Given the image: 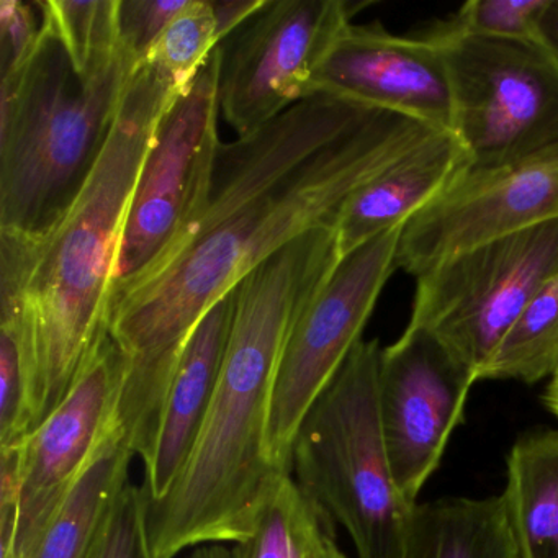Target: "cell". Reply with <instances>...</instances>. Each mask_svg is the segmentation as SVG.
<instances>
[{
  "mask_svg": "<svg viewBox=\"0 0 558 558\" xmlns=\"http://www.w3.org/2000/svg\"><path fill=\"white\" fill-rule=\"evenodd\" d=\"M466 165L469 153L459 138L440 132L368 182L339 215L336 233L341 256L407 223Z\"/></svg>",
  "mask_w": 558,
  "mask_h": 558,
  "instance_id": "2e32d148",
  "label": "cell"
},
{
  "mask_svg": "<svg viewBox=\"0 0 558 558\" xmlns=\"http://www.w3.org/2000/svg\"><path fill=\"white\" fill-rule=\"evenodd\" d=\"M328 94L372 109L410 117L452 132L453 94L439 41L427 34H390L381 24L349 25L313 81Z\"/></svg>",
  "mask_w": 558,
  "mask_h": 558,
  "instance_id": "5bb4252c",
  "label": "cell"
},
{
  "mask_svg": "<svg viewBox=\"0 0 558 558\" xmlns=\"http://www.w3.org/2000/svg\"><path fill=\"white\" fill-rule=\"evenodd\" d=\"M403 558H522L502 495L416 502Z\"/></svg>",
  "mask_w": 558,
  "mask_h": 558,
  "instance_id": "e0dca14e",
  "label": "cell"
},
{
  "mask_svg": "<svg viewBox=\"0 0 558 558\" xmlns=\"http://www.w3.org/2000/svg\"><path fill=\"white\" fill-rule=\"evenodd\" d=\"M312 558H348L345 557L344 551L338 547V542L336 538H331V541L326 542Z\"/></svg>",
  "mask_w": 558,
  "mask_h": 558,
  "instance_id": "d6a6232c",
  "label": "cell"
},
{
  "mask_svg": "<svg viewBox=\"0 0 558 558\" xmlns=\"http://www.w3.org/2000/svg\"><path fill=\"white\" fill-rule=\"evenodd\" d=\"M179 94L140 64L86 184L63 217L37 234L27 282L37 365L32 430L64 400L106 329L130 202L156 126Z\"/></svg>",
  "mask_w": 558,
  "mask_h": 558,
  "instance_id": "3957f363",
  "label": "cell"
},
{
  "mask_svg": "<svg viewBox=\"0 0 558 558\" xmlns=\"http://www.w3.org/2000/svg\"><path fill=\"white\" fill-rule=\"evenodd\" d=\"M264 0H214L218 22H220L223 40L230 37L244 22L250 21L260 8Z\"/></svg>",
  "mask_w": 558,
  "mask_h": 558,
  "instance_id": "f1b7e54d",
  "label": "cell"
},
{
  "mask_svg": "<svg viewBox=\"0 0 558 558\" xmlns=\"http://www.w3.org/2000/svg\"><path fill=\"white\" fill-rule=\"evenodd\" d=\"M22 442L0 449V558H15L21 522Z\"/></svg>",
  "mask_w": 558,
  "mask_h": 558,
  "instance_id": "83f0119b",
  "label": "cell"
},
{
  "mask_svg": "<svg viewBox=\"0 0 558 558\" xmlns=\"http://www.w3.org/2000/svg\"><path fill=\"white\" fill-rule=\"evenodd\" d=\"M501 495L522 558H558V429L515 440Z\"/></svg>",
  "mask_w": 558,
  "mask_h": 558,
  "instance_id": "d6986e66",
  "label": "cell"
},
{
  "mask_svg": "<svg viewBox=\"0 0 558 558\" xmlns=\"http://www.w3.org/2000/svg\"><path fill=\"white\" fill-rule=\"evenodd\" d=\"M138 68L122 50L83 76L47 25L31 63L0 84V230L44 234L63 217L96 168Z\"/></svg>",
  "mask_w": 558,
  "mask_h": 558,
  "instance_id": "277c9868",
  "label": "cell"
},
{
  "mask_svg": "<svg viewBox=\"0 0 558 558\" xmlns=\"http://www.w3.org/2000/svg\"><path fill=\"white\" fill-rule=\"evenodd\" d=\"M550 0H472L444 21L459 34L496 40H537Z\"/></svg>",
  "mask_w": 558,
  "mask_h": 558,
  "instance_id": "cb8c5ba5",
  "label": "cell"
},
{
  "mask_svg": "<svg viewBox=\"0 0 558 558\" xmlns=\"http://www.w3.org/2000/svg\"><path fill=\"white\" fill-rule=\"evenodd\" d=\"M187 0H117V34L125 53L145 63L151 48Z\"/></svg>",
  "mask_w": 558,
  "mask_h": 558,
  "instance_id": "4316f807",
  "label": "cell"
},
{
  "mask_svg": "<svg viewBox=\"0 0 558 558\" xmlns=\"http://www.w3.org/2000/svg\"><path fill=\"white\" fill-rule=\"evenodd\" d=\"M558 276V218L476 247L416 279L408 328L436 336L476 380L535 293Z\"/></svg>",
  "mask_w": 558,
  "mask_h": 558,
  "instance_id": "52a82bcc",
  "label": "cell"
},
{
  "mask_svg": "<svg viewBox=\"0 0 558 558\" xmlns=\"http://www.w3.org/2000/svg\"><path fill=\"white\" fill-rule=\"evenodd\" d=\"M234 290L215 303L195 326L175 365L162 408L145 489L151 501L165 498L201 436L220 380L234 319Z\"/></svg>",
  "mask_w": 558,
  "mask_h": 558,
  "instance_id": "9a60e30c",
  "label": "cell"
},
{
  "mask_svg": "<svg viewBox=\"0 0 558 558\" xmlns=\"http://www.w3.org/2000/svg\"><path fill=\"white\" fill-rule=\"evenodd\" d=\"M125 371V355L106 328L64 400L22 440L15 558H34L48 524L116 421Z\"/></svg>",
  "mask_w": 558,
  "mask_h": 558,
  "instance_id": "4fadbf2b",
  "label": "cell"
},
{
  "mask_svg": "<svg viewBox=\"0 0 558 558\" xmlns=\"http://www.w3.org/2000/svg\"><path fill=\"white\" fill-rule=\"evenodd\" d=\"M220 117L217 48L156 126L126 214L110 295L143 276L201 207L221 145Z\"/></svg>",
  "mask_w": 558,
  "mask_h": 558,
  "instance_id": "9c48e42d",
  "label": "cell"
},
{
  "mask_svg": "<svg viewBox=\"0 0 558 558\" xmlns=\"http://www.w3.org/2000/svg\"><path fill=\"white\" fill-rule=\"evenodd\" d=\"M342 259L336 227L316 228L277 251L234 289V319L220 380L201 436L165 498L148 501L153 555L175 558L253 534L286 472L267 456L280 359L293 326Z\"/></svg>",
  "mask_w": 558,
  "mask_h": 558,
  "instance_id": "7a4b0ae2",
  "label": "cell"
},
{
  "mask_svg": "<svg viewBox=\"0 0 558 558\" xmlns=\"http://www.w3.org/2000/svg\"><path fill=\"white\" fill-rule=\"evenodd\" d=\"M185 558H240L236 545L207 544L192 548L189 557Z\"/></svg>",
  "mask_w": 558,
  "mask_h": 558,
  "instance_id": "4dcf8cb0",
  "label": "cell"
},
{
  "mask_svg": "<svg viewBox=\"0 0 558 558\" xmlns=\"http://www.w3.org/2000/svg\"><path fill=\"white\" fill-rule=\"evenodd\" d=\"M403 227L342 257L293 326L280 359L267 429V456L280 472L290 473L293 442L310 408L362 341L378 296L398 269Z\"/></svg>",
  "mask_w": 558,
  "mask_h": 558,
  "instance_id": "ba28073f",
  "label": "cell"
},
{
  "mask_svg": "<svg viewBox=\"0 0 558 558\" xmlns=\"http://www.w3.org/2000/svg\"><path fill=\"white\" fill-rule=\"evenodd\" d=\"M48 28L66 48L77 73L90 76L122 53L117 34V0H45Z\"/></svg>",
  "mask_w": 558,
  "mask_h": 558,
  "instance_id": "603a6c76",
  "label": "cell"
},
{
  "mask_svg": "<svg viewBox=\"0 0 558 558\" xmlns=\"http://www.w3.org/2000/svg\"><path fill=\"white\" fill-rule=\"evenodd\" d=\"M446 57L452 133L475 168L558 161V60L537 40H496L426 28Z\"/></svg>",
  "mask_w": 558,
  "mask_h": 558,
  "instance_id": "8992f818",
  "label": "cell"
},
{
  "mask_svg": "<svg viewBox=\"0 0 558 558\" xmlns=\"http://www.w3.org/2000/svg\"><path fill=\"white\" fill-rule=\"evenodd\" d=\"M476 377L426 329H404L381 349L378 410L398 488L416 505L453 430L463 421Z\"/></svg>",
  "mask_w": 558,
  "mask_h": 558,
  "instance_id": "7c38bea8",
  "label": "cell"
},
{
  "mask_svg": "<svg viewBox=\"0 0 558 558\" xmlns=\"http://www.w3.org/2000/svg\"><path fill=\"white\" fill-rule=\"evenodd\" d=\"M440 130L328 94L221 143L207 195L171 247L110 295L106 328L125 355L117 421L151 462L175 365L202 316L308 231L336 227L352 195Z\"/></svg>",
  "mask_w": 558,
  "mask_h": 558,
  "instance_id": "6da1fadb",
  "label": "cell"
},
{
  "mask_svg": "<svg viewBox=\"0 0 558 558\" xmlns=\"http://www.w3.org/2000/svg\"><path fill=\"white\" fill-rule=\"evenodd\" d=\"M344 0H264L218 47V104L240 136L312 97L313 81L351 25Z\"/></svg>",
  "mask_w": 558,
  "mask_h": 558,
  "instance_id": "30bf717a",
  "label": "cell"
},
{
  "mask_svg": "<svg viewBox=\"0 0 558 558\" xmlns=\"http://www.w3.org/2000/svg\"><path fill=\"white\" fill-rule=\"evenodd\" d=\"M544 403L548 411L558 417V374L550 378V384L545 390Z\"/></svg>",
  "mask_w": 558,
  "mask_h": 558,
  "instance_id": "1f68e13d",
  "label": "cell"
},
{
  "mask_svg": "<svg viewBox=\"0 0 558 558\" xmlns=\"http://www.w3.org/2000/svg\"><path fill=\"white\" fill-rule=\"evenodd\" d=\"M45 28L41 2L0 0V84L14 81L31 63Z\"/></svg>",
  "mask_w": 558,
  "mask_h": 558,
  "instance_id": "484cf974",
  "label": "cell"
},
{
  "mask_svg": "<svg viewBox=\"0 0 558 558\" xmlns=\"http://www.w3.org/2000/svg\"><path fill=\"white\" fill-rule=\"evenodd\" d=\"M558 218V161L525 168L466 165L404 223L397 264L424 274L460 254Z\"/></svg>",
  "mask_w": 558,
  "mask_h": 558,
  "instance_id": "8fae6325",
  "label": "cell"
},
{
  "mask_svg": "<svg viewBox=\"0 0 558 558\" xmlns=\"http://www.w3.org/2000/svg\"><path fill=\"white\" fill-rule=\"evenodd\" d=\"M223 41L214 0H187L146 57L159 76L184 93Z\"/></svg>",
  "mask_w": 558,
  "mask_h": 558,
  "instance_id": "7402d4cb",
  "label": "cell"
},
{
  "mask_svg": "<svg viewBox=\"0 0 558 558\" xmlns=\"http://www.w3.org/2000/svg\"><path fill=\"white\" fill-rule=\"evenodd\" d=\"M538 38L558 60V0H550V5L541 22Z\"/></svg>",
  "mask_w": 558,
  "mask_h": 558,
  "instance_id": "f546056e",
  "label": "cell"
},
{
  "mask_svg": "<svg viewBox=\"0 0 558 558\" xmlns=\"http://www.w3.org/2000/svg\"><path fill=\"white\" fill-rule=\"evenodd\" d=\"M148 501L145 486L126 483L84 558H156L149 542Z\"/></svg>",
  "mask_w": 558,
  "mask_h": 558,
  "instance_id": "d4e9b609",
  "label": "cell"
},
{
  "mask_svg": "<svg viewBox=\"0 0 558 558\" xmlns=\"http://www.w3.org/2000/svg\"><path fill=\"white\" fill-rule=\"evenodd\" d=\"M558 374V276L545 283L512 323L478 380L534 385Z\"/></svg>",
  "mask_w": 558,
  "mask_h": 558,
  "instance_id": "44dd1931",
  "label": "cell"
},
{
  "mask_svg": "<svg viewBox=\"0 0 558 558\" xmlns=\"http://www.w3.org/2000/svg\"><path fill=\"white\" fill-rule=\"evenodd\" d=\"M133 457L135 452L116 417L48 524L34 558H84L113 501L130 482Z\"/></svg>",
  "mask_w": 558,
  "mask_h": 558,
  "instance_id": "ac0fdd59",
  "label": "cell"
},
{
  "mask_svg": "<svg viewBox=\"0 0 558 558\" xmlns=\"http://www.w3.org/2000/svg\"><path fill=\"white\" fill-rule=\"evenodd\" d=\"M377 339H362L300 424L290 473L359 558H403L413 502L398 488L378 410Z\"/></svg>",
  "mask_w": 558,
  "mask_h": 558,
  "instance_id": "5b68a950",
  "label": "cell"
},
{
  "mask_svg": "<svg viewBox=\"0 0 558 558\" xmlns=\"http://www.w3.org/2000/svg\"><path fill=\"white\" fill-rule=\"evenodd\" d=\"M331 515L286 473L270 489L253 534L236 544L240 558H312L336 538Z\"/></svg>",
  "mask_w": 558,
  "mask_h": 558,
  "instance_id": "ffe728a7",
  "label": "cell"
}]
</instances>
